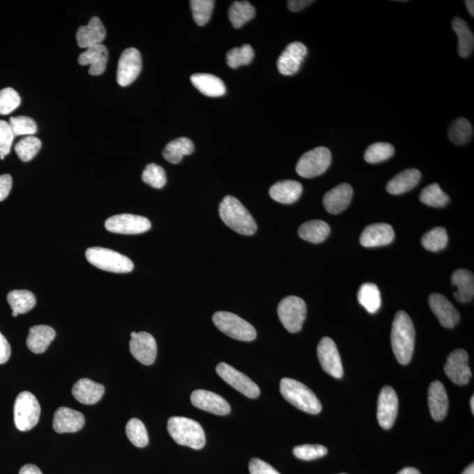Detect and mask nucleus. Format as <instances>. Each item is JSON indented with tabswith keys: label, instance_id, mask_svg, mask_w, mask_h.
<instances>
[{
	"label": "nucleus",
	"instance_id": "1",
	"mask_svg": "<svg viewBox=\"0 0 474 474\" xmlns=\"http://www.w3.org/2000/svg\"><path fill=\"white\" fill-rule=\"evenodd\" d=\"M415 330L410 317L404 311L395 315L392 326L391 343L398 362L408 364L414 353Z\"/></svg>",
	"mask_w": 474,
	"mask_h": 474
},
{
	"label": "nucleus",
	"instance_id": "2",
	"mask_svg": "<svg viewBox=\"0 0 474 474\" xmlns=\"http://www.w3.org/2000/svg\"><path fill=\"white\" fill-rule=\"evenodd\" d=\"M219 214L223 223L238 234L252 235L258 230L254 218L237 198L225 197L220 204Z\"/></svg>",
	"mask_w": 474,
	"mask_h": 474
},
{
	"label": "nucleus",
	"instance_id": "3",
	"mask_svg": "<svg viewBox=\"0 0 474 474\" xmlns=\"http://www.w3.org/2000/svg\"><path fill=\"white\" fill-rule=\"evenodd\" d=\"M281 393L286 401L308 414L317 415L322 411L323 406L318 398L302 382L289 378H282Z\"/></svg>",
	"mask_w": 474,
	"mask_h": 474
},
{
	"label": "nucleus",
	"instance_id": "4",
	"mask_svg": "<svg viewBox=\"0 0 474 474\" xmlns=\"http://www.w3.org/2000/svg\"><path fill=\"white\" fill-rule=\"evenodd\" d=\"M167 429L174 441L179 445L200 450L206 445L203 428L199 422L192 419L182 417L170 418Z\"/></svg>",
	"mask_w": 474,
	"mask_h": 474
},
{
	"label": "nucleus",
	"instance_id": "5",
	"mask_svg": "<svg viewBox=\"0 0 474 474\" xmlns=\"http://www.w3.org/2000/svg\"><path fill=\"white\" fill-rule=\"evenodd\" d=\"M85 257L95 267L114 274H128L134 269V264L131 259L109 249L89 248L85 252Z\"/></svg>",
	"mask_w": 474,
	"mask_h": 474
},
{
	"label": "nucleus",
	"instance_id": "6",
	"mask_svg": "<svg viewBox=\"0 0 474 474\" xmlns=\"http://www.w3.org/2000/svg\"><path fill=\"white\" fill-rule=\"evenodd\" d=\"M213 322L221 332L231 339L251 342L257 337L254 327L233 313L216 312L213 316Z\"/></svg>",
	"mask_w": 474,
	"mask_h": 474
},
{
	"label": "nucleus",
	"instance_id": "7",
	"mask_svg": "<svg viewBox=\"0 0 474 474\" xmlns=\"http://www.w3.org/2000/svg\"><path fill=\"white\" fill-rule=\"evenodd\" d=\"M40 407L35 395L29 392H22L17 397L13 417L17 429L20 431H30L38 424Z\"/></svg>",
	"mask_w": 474,
	"mask_h": 474
},
{
	"label": "nucleus",
	"instance_id": "8",
	"mask_svg": "<svg viewBox=\"0 0 474 474\" xmlns=\"http://www.w3.org/2000/svg\"><path fill=\"white\" fill-rule=\"evenodd\" d=\"M278 315L288 332L297 333L302 329L306 319V303L297 296H288L279 302Z\"/></svg>",
	"mask_w": 474,
	"mask_h": 474
},
{
	"label": "nucleus",
	"instance_id": "9",
	"mask_svg": "<svg viewBox=\"0 0 474 474\" xmlns=\"http://www.w3.org/2000/svg\"><path fill=\"white\" fill-rule=\"evenodd\" d=\"M332 152L325 147H318L306 152L299 158L296 172L299 176L305 179H313V177L322 175L329 169L332 163Z\"/></svg>",
	"mask_w": 474,
	"mask_h": 474
},
{
	"label": "nucleus",
	"instance_id": "10",
	"mask_svg": "<svg viewBox=\"0 0 474 474\" xmlns=\"http://www.w3.org/2000/svg\"><path fill=\"white\" fill-rule=\"evenodd\" d=\"M105 227L112 233L138 235L151 230V223L146 217L122 214L108 218Z\"/></svg>",
	"mask_w": 474,
	"mask_h": 474
},
{
	"label": "nucleus",
	"instance_id": "11",
	"mask_svg": "<svg viewBox=\"0 0 474 474\" xmlns=\"http://www.w3.org/2000/svg\"><path fill=\"white\" fill-rule=\"evenodd\" d=\"M218 375L235 390L245 397L255 399L260 394V390L251 378L226 363H220L216 366Z\"/></svg>",
	"mask_w": 474,
	"mask_h": 474
},
{
	"label": "nucleus",
	"instance_id": "12",
	"mask_svg": "<svg viewBox=\"0 0 474 474\" xmlns=\"http://www.w3.org/2000/svg\"><path fill=\"white\" fill-rule=\"evenodd\" d=\"M141 53L135 47H129L122 52L119 59L117 82L122 87L131 84L142 71Z\"/></svg>",
	"mask_w": 474,
	"mask_h": 474
},
{
	"label": "nucleus",
	"instance_id": "13",
	"mask_svg": "<svg viewBox=\"0 0 474 474\" xmlns=\"http://www.w3.org/2000/svg\"><path fill=\"white\" fill-rule=\"evenodd\" d=\"M320 366L327 373L336 378H342L343 369L339 350L329 337H323L317 347Z\"/></svg>",
	"mask_w": 474,
	"mask_h": 474
},
{
	"label": "nucleus",
	"instance_id": "14",
	"mask_svg": "<svg viewBox=\"0 0 474 474\" xmlns=\"http://www.w3.org/2000/svg\"><path fill=\"white\" fill-rule=\"evenodd\" d=\"M445 371L453 383L459 386L468 384L472 378V371L469 367L468 354L466 351L462 349L453 350L447 357Z\"/></svg>",
	"mask_w": 474,
	"mask_h": 474
},
{
	"label": "nucleus",
	"instance_id": "15",
	"mask_svg": "<svg viewBox=\"0 0 474 474\" xmlns=\"http://www.w3.org/2000/svg\"><path fill=\"white\" fill-rule=\"evenodd\" d=\"M129 349L133 357L140 363L145 366L154 364L156 354H158V346H156L154 337L151 334L132 332Z\"/></svg>",
	"mask_w": 474,
	"mask_h": 474
},
{
	"label": "nucleus",
	"instance_id": "16",
	"mask_svg": "<svg viewBox=\"0 0 474 474\" xmlns=\"http://www.w3.org/2000/svg\"><path fill=\"white\" fill-rule=\"evenodd\" d=\"M399 400L393 387L385 386L378 397L377 417L378 424L385 429L393 427L397 417Z\"/></svg>",
	"mask_w": 474,
	"mask_h": 474
},
{
	"label": "nucleus",
	"instance_id": "17",
	"mask_svg": "<svg viewBox=\"0 0 474 474\" xmlns=\"http://www.w3.org/2000/svg\"><path fill=\"white\" fill-rule=\"evenodd\" d=\"M308 49L299 42L290 43L278 60V69L284 76H292L298 73Z\"/></svg>",
	"mask_w": 474,
	"mask_h": 474
},
{
	"label": "nucleus",
	"instance_id": "18",
	"mask_svg": "<svg viewBox=\"0 0 474 474\" xmlns=\"http://www.w3.org/2000/svg\"><path fill=\"white\" fill-rule=\"evenodd\" d=\"M191 401L194 407L216 415L230 414L231 408L228 402L219 394L206 390H195L191 395Z\"/></svg>",
	"mask_w": 474,
	"mask_h": 474
},
{
	"label": "nucleus",
	"instance_id": "19",
	"mask_svg": "<svg viewBox=\"0 0 474 474\" xmlns=\"http://www.w3.org/2000/svg\"><path fill=\"white\" fill-rule=\"evenodd\" d=\"M432 312L445 328L452 329L459 323L460 316L455 306L440 293H432L429 298Z\"/></svg>",
	"mask_w": 474,
	"mask_h": 474
},
{
	"label": "nucleus",
	"instance_id": "20",
	"mask_svg": "<svg viewBox=\"0 0 474 474\" xmlns=\"http://www.w3.org/2000/svg\"><path fill=\"white\" fill-rule=\"evenodd\" d=\"M85 422L84 415L74 409L61 407L54 413L53 428L54 431L63 433H75L83 429Z\"/></svg>",
	"mask_w": 474,
	"mask_h": 474
},
{
	"label": "nucleus",
	"instance_id": "21",
	"mask_svg": "<svg viewBox=\"0 0 474 474\" xmlns=\"http://www.w3.org/2000/svg\"><path fill=\"white\" fill-rule=\"evenodd\" d=\"M394 228L390 224H371L361 234L360 244L366 248L384 246L394 241Z\"/></svg>",
	"mask_w": 474,
	"mask_h": 474
},
{
	"label": "nucleus",
	"instance_id": "22",
	"mask_svg": "<svg viewBox=\"0 0 474 474\" xmlns=\"http://www.w3.org/2000/svg\"><path fill=\"white\" fill-rule=\"evenodd\" d=\"M353 196V187L349 184H341L324 195L323 206L329 214H340L349 207Z\"/></svg>",
	"mask_w": 474,
	"mask_h": 474
},
{
	"label": "nucleus",
	"instance_id": "23",
	"mask_svg": "<svg viewBox=\"0 0 474 474\" xmlns=\"http://www.w3.org/2000/svg\"><path fill=\"white\" fill-rule=\"evenodd\" d=\"M108 56L107 47L103 44H97L82 53L78 57V63L83 66H90L89 73L91 76H100L107 69Z\"/></svg>",
	"mask_w": 474,
	"mask_h": 474
},
{
	"label": "nucleus",
	"instance_id": "24",
	"mask_svg": "<svg viewBox=\"0 0 474 474\" xmlns=\"http://www.w3.org/2000/svg\"><path fill=\"white\" fill-rule=\"evenodd\" d=\"M428 403L431 417L436 422L443 421L447 415L449 399L442 382H432L429 387Z\"/></svg>",
	"mask_w": 474,
	"mask_h": 474
},
{
	"label": "nucleus",
	"instance_id": "25",
	"mask_svg": "<svg viewBox=\"0 0 474 474\" xmlns=\"http://www.w3.org/2000/svg\"><path fill=\"white\" fill-rule=\"evenodd\" d=\"M107 36L103 23L98 17H93L88 25L82 26L77 29V42L78 47L88 49L91 46L102 44Z\"/></svg>",
	"mask_w": 474,
	"mask_h": 474
},
{
	"label": "nucleus",
	"instance_id": "26",
	"mask_svg": "<svg viewBox=\"0 0 474 474\" xmlns=\"http://www.w3.org/2000/svg\"><path fill=\"white\" fill-rule=\"evenodd\" d=\"M105 393L103 385L89 378H81L74 384L73 394L75 399L84 405H94L101 400Z\"/></svg>",
	"mask_w": 474,
	"mask_h": 474
},
{
	"label": "nucleus",
	"instance_id": "27",
	"mask_svg": "<svg viewBox=\"0 0 474 474\" xmlns=\"http://www.w3.org/2000/svg\"><path fill=\"white\" fill-rule=\"evenodd\" d=\"M452 284L454 297L460 303H468L474 296V277L473 272L459 269L453 272Z\"/></svg>",
	"mask_w": 474,
	"mask_h": 474
},
{
	"label": "nucleus",
	"instance_id": "28",
	"mask_svg": "<svg viewBox=\"0 0 474 474\" xmlns=\"http://www.w3.org/2000/svg\"><path fill=\"white\" fill-rule=\"evenodd\" d=\"M303 187L301 183L295 180H283L274 184L269 191L272 200L282 204L296 202L302 194Z\"/></svg>",
	"mask_w": 474,
	"mask_h": 474
},
{
	"label": "nucleus",
	"instance_id": "29",
	"mask_svg": "<svg viewBox=\"0 0 474 474\" xmlns=\"http://www.w3.org/2000/svg\"><path fill=\"white\" fill-rule=\"evenodd\" d=\"M193 87L209 97H221L226 94V87L221 78L212 74L196 73L191 77Z\"/></svg>",
	"mask_w": 474,
	"mask_h": 474
},
{
	"label": "nucleus",
	"instance_id": "30",
	"mask_svg": "<svg viewBox=\"0 0 474 474\" xmlns=\"http://www.w3.org/2000/svg\"><path fill=\"white\" fill-rule=\"evenodd\" d=\"M56 337V332L53 328L46 325L34 326L29 329L27 339V346L32 353H43Z\"/></svg>",
	"mask_w": 474,
	"mask_h": 474
},
{
	"label": "nucleus",
	"instance_id": "31",
	"mask_svg": "<svg viewBox=\"0 0 474 474\" xmlns=\"http://www.w3.org/2000/svg\"><path fill=\"white\" fill-rule=\"evenodd\" d=\"M421 177V172L417 169L405 170L387 183V191L394 195L407 193L418 185Z\"/></svg>",
	"mask_w": 474,
	"mask_h": 474
},
{
	"label": "nucleus",
	"instance_id": "32",
	"mask_svg": "<svg viewBox=\"0 0 474 474\" xmlns=\"http://www.w3.org/2000/svg\"><path fill=\"white\" fill-rule=\"evenodd\" d=\"M298 234L303 240L312 244H320L328 238L330 228L325 221L313 220L303 223L299 228Z\"/></svg>",
	"mask_w": 474,
	"mask_h": 474
},
{
	"label": "nucleus",
	"instance_id": "33",
	"mask_svg": "<svg viewBox=\"0 0 474 474\" xmlns=\"http://www.w3.org/2000/svg\"><path fill=\"white\" fill-rule=\"evenodd\" d=\"M194 145L190 139L180 138L170 142L163 151V158L173 165L182 161L184 156L193 154Z\"/></svg>",
	"mask_w": 474,
	"mask_h": 474
},
{
	"label": "nucleus",
	"instance_id": "34",
	"mask_svg": "<svg viewBox=\"0 0 474 474\" xmlns=\"http://www.w3.org/2000/svg\"><path fill=\"white\" fill-rule=\"evenodd\" d=\"M452 29L459 37V54L463 58L472 54L474 49V36L467 23L459 17L452 20Z\"/></svg>",
	"mask_w": 474,
	"mask_h": 474
},
{
	"label": "nucleus",
	"instance_id": "35",
	"mask_svg": "<svg viewBox=\"0 0 474 474\" xmlns=\"http://www.w3.org/2000/svg\"><path fill=\"white\" fill-rule=\"evenodd\" d=\"M357 299L366 311L375 313L378 311L381 306V296L380 289L373 283H366L360 286L357 292Z\"/></svg>",
	"mask_w": 474,
	"mask_h": 474
},
{
	"label": "nucleus",
	"instance_id": "36",
	"mask_svg": "<svg viewBox=\"0 0 474 474\" xmlns=\"http://www.w3.org/2000/svg\"><path fill=\"white\" fill-rule=\"evenodd\" d=\"M8 302L13 312L26 313L35 308L36 299L33 292L27 290H15L10 292L8 295Z\"/></svg>",
	"mask_w": 474,
	"mask_h": 474
},
{
	"label": "nucleus",
	"instance_id": "37",
	"mask_svg": "<svg viewBox=\"0 0 474 474\" xmlns=\"http://www.w3.org/2000/svg\"><path fill=\"white\" fill-rule=\"evenodd\" d=\"M255 10L248 1H235L228 11V19L235 29H240L254 18Z\"/></svg>",
	"mask_w": 474,
	"mask_h": 474
},
{
	"label": "nucleus",
	"instance_id": "38",
	"mask_svg": "<svg viewBox=\"0 0 474 474\" xmlns=\"http://www.w3.org/2000/svg\"><path fill=\"white\" fill-rule=\"evenodd\" d=\"M473 129L472 124L465 118L457 119L450 126L449 139L456 145H466L473 138Z\"/></svg>",
	"mask_w": 474,
	"mask_h": 474
},
{
	"label": "nucleus",
	"instance_id": "39",
	"mask_svg": "<svg viewBox=\"0 0 474 474\" xmlns=\"http://www.w3.org/2000/svg\"><path fill=\"white\" fill-rule=\"evenodd\" d=\"M448 244V235L445 228H433L422 238V244L426 250L436 252L443 250Z\"/></svg>",
	"mask_w": 474,
	"mask_h": 474
},
{
	"label": "nucleus",
	"instance_id": "40",
	"mask_svg": "<svg viewBox=\"0 0 474 474\" xmlns=\"http://www.w3.org/2000/svg\"><path fill=\"white\" fill-rule=\"evenodd\" d=\"M419 198H420L422 203L432 207H445L450 201V197L445 192H443L441 187L436 183L426 186L422 191Z\"/></svg>",
	"mask_w": 474,
	"mask_h": 474
},
{
	"label": "nucleus",
	"instance_id": "41",
	"mask_svg": "<svg viewBox=\"0 0 474 474\" xmlns=\"http://www.w3.org/2000/svg\"><path fill=\"white\" fill-rule=\"evenodd\" d=\"M42 142L34 135L25 136L15 145L17 156L23 162H29L38 154Z\"/></svg>",
	"mask_w": 474,
	"mask_h": 474
},
{
	"label": "nucleus",
	"instance_id": "42",
	"mask_svg": "<svg viewBox=\"0 0 474 474\" xmlns=\"http://www.w3.org/2000/svg\"><path fill=\"white\" fill-rule=\"evenodd\" d=\"M126 434L129 441L138 448L146 447L149 443L148 432L145 424L138 418H133L126 426Z\"/></svg>",
	"mask_w": 474,
	"mask_h": 474
},
{
	"label": "nucleus",
	"instance_id": "43",
	"mask_svg": "<svg viewBox=\"0 0 474 474\" xmlns=\"http://www.w3.org/2000/svg\"><path fill=\"white\" fill-rule=\"evenodd\" d=\"M254 58V50L249 44L240 47H234L228 51L227 54L228 66L233 69L242 66H248L252 62Z\"/></svg>",
	"mask_w": 474,
	"mask_h": 474
},
{
	"label": "nucleus",
	"instance_id": "44",
	"mask_svg": "<svg viewBox=\"0 0 474 474\" xmlns=\"http://www.w3.org/2000/svg\"><path fill=\"white\" fill-rule=\"evenodd\" d=\"M394 154V146L387 142H376L368 147L364 152V160L369 163H377L390 159Z\"/></svg>",
	"mask_w": 474,
	"mask_h": 474
},
{
	"label": "nucleus",
	"instance_id": "45",
	"mask_svg": "<svg viewBox=\"0 0 474 474\" xmlns=\"http://www.w3.org/2000/svg\"><path fill=\"white\" fill-rule=\"evenodd\" d=\"M190 5L194 22L199 26L206 25L212 15L214 1L213 0H192L190 1Z\"/></svg>",
	"mask_w": 474,
	"mask_h": 474
},
{
	"label": "nucleus",
	"instance_id": "46",
	"mask_svg": "<svg viewBox=\"0 0 474 474\" xmlns=\"http://www.w3.org/2000/svg\"><path fill=\"white\" fill-rule=\"evenodd\" d=\"M142 179L147 185L156 189L163 188L167 182L165 170L156 163H149L146 166L145 170H143Z\"/></svg>",
	"mask_w": 474,
	"mask_h": 474
},
{
	"label": "nucleus",
	"instance_id": "47",
	"mask_svg": "<svg viewBox=\"0 0 474 474\" xmlns=\"http://www.w3.org/2000/svg\"><path fill=\"white\" fill-rule=\"evenodd\" d=\"M9 125L15 136L34 135L37 132L36 122L27 116L10 118Z\"/></svg>",
	"mask_w": 474,
	"mask_h": 474
},
{
	"label": "nucleus",
	"instance_id": "48",
	"mask_svg": "<svg viewBox=\"0 0 474 474\" xmlns=\"http://www.w3.org/2000/svg\"><path fill=\"white\" fill-rule=\"evenodd\" d=\"M18 93L11 87L0 91V114L6 115L15 111L20 104Z\"/></svg>",
	"mask_w": 474,
	"mask_h": 474
},
{
	"label": "nucleus",
	"instance_id": "49",
	"mask_svg": "<svg viewBox=\"0 0 474 474\" xmlns=\"http://www.w3.org/2000/svg\"><path fill=\"white\" fill-rule=\"evenodd\" d=\"M327 453H328V449L320 445H299L293 449V454L296 458L306 460V461L323 458L327 455Z\"/></svg>",
	"mask_w": 474,
	"mask_h": 474
},
{
	"label": "nucleus",
	"instance_id": "50",
	"mask_svg": "<svg viewBox=\"0 0 474 474\" xmlns=\"http://www.w3.org/2000/svg\"><path fill=\"white\" fill-rule=\"evenodd\" d=\"M15 138L8 122L0 120V158L2 160L11 151Z\"/></svg>",
	"mask_w": 474,
	"mask_h": 474
},
{
	"label": "nucleus",
	"instance_id": "51",
	"mask_svg": "<svg viewBox=\"0 0 474 474\" xmlns=\"http://www.w3.org/2000/svg\"><path fill=\"white\" fill-rule=\"evenodd\" d=\"M249 469L251 474H281L268 463L257 458L251 460Z\"/></svg>",
	"mask_w": 474,
	"mask_h": 474
},
{
	"label": "nucleus",
	"instance_id": "52",
	"mask_svg": "<svg viewBox=\"0 0 474 474\" xmlns=\"http://www.w3.org/2000/svg\"><path fill=\"white\" fill-rule=\"evenodd\" d=\"M13 179L9 174L0 176V202L5 200L11 192Z\"/></svg>",
	"mask_w": 474,
	"mask_h": 474
},
{
	"label": "nucleus",
	"instance_id": "53",
	"mask_svg": "<svg viewBox=\"0 0 474 474\" xmlns=\"http://www.w3.org/2000/svg\"><path fill=\"white\" fill-rule=\"evenodd\" d=\"M11 356V346L6 337L0 332V364L8 362Z\"/></svg>",
	"mask_w": 474,
	"mask_h": 474
},
{
	"label": "nucleus",
	"instance_id": "54",
	"mask_svg": "<svg viewBox=\"0 0 474 474\" xmlns=\"http://www.w3.org/2000/svg\"><path fill=\"white\" fill-rule=\"evenodd\" d=\"M313 0H290L288 2L290 11L297 13L313 4Z\"/></svg>",
	"mask_w": 474,
	"mask_h": 474
},
{
	"label": "nucleus",
	"instance_id": "55",
	"mask_svg": "<svg viewBox=\"0 0 474 474\" xmlns=\"http://www.w3.org/2000/svg\"><path fill=\"white\" fill-rule=\"evenodd\" d=\"M19 474H43V473L39 467L29 464V465H25L20 468Z\"/></svg>",
	"mask_w": 474,
	"mask_h": 474
},
{
	"label": "nucleus",
	"instance_id": "56",
	"mask_svg": "<svg viewBox=\"0 0 474 474\" xmlns=\"http://www.w3.org/2000/svg\"><path fill=\"white\" fill-rule=\"evenodd\" d=\"M397 474H422L417 468L414 467H407L400 471Z\"/></svg>",
	"mask_w": 474,
	"mask_h": 474
},
{
	"label": "nucleus",
	"instance_id": "57",
	"mask_svg": "<svg viewBox=\"0 0 474 474\" xmlns=\"http://www.w3.org/2000/svg\"><path fill=\"white\" fill-rule=\"evenodd\" d=\"M466 8L468 10V12L470 13V15L473 17L474 16V1L473 0H466L465 1Z\"/></svg>",
	"mask_w": 474,
	"mask_h": 474
},
{
	"label": "nucleus",
	"instance_id": "58",
	"mask_svg": "<svg viewBox=\"0 0 474 474\" xmlns=\"http://www.w3.org/2000/svg\"><path fill=\"white\" fill-rule=\"evenodd\" d=\"M462 474H474L473 464H471L469 466H467V468L465 471H464Z\"/></svg>",
	"mask_w": 474,
	"mask_h": 474
},
{
	"label": "nucleus",
	"instance_id": "59",
	"mask_svg": "<svg viewBox=\"0 0 474 474\" xmlns=\"http://www.w3.org/2000/svg\"><path fill=\"white\" fill-rule=\"evenodd\" d=\"M470 406H471V409H472L473 414L474 413V397L473 395L472 398H471L470 400Z\"/></svg>",
	"mask_w": 474,
	"mask_h": 474
},
{
	"label": "nucleus",
	"instance_id": "60",
	"mask_svg": "<svg viewBox=\"0 0 474 474\" xmlns=\"http://www.w3.org/2000/svg\"><path fill=\"white\" fill-rule=\"evenodd\" d=\"M12 316H13V317H16V316H18V313H15V312H13V313H12Z\"/></svg>",
	"mask_w": 474,
	"mask_h": 474
},
{
	"label": "nucleus",
	"instance_id": "61",
	"mask_svg": "<svg viewBox=\"0 0 474 474\" xmlns=\"http://www.w3.org/2000/svg\"><path fill=\"white\" fill-rule=\"evenodd\" d=\"M342 474H346V473H342Z\"/></svg>",
	"mask_w": 474,
	"mask_h": 474
}]
</instances>
